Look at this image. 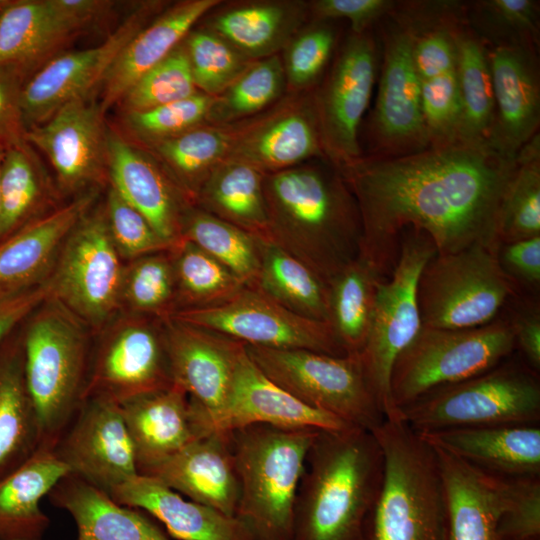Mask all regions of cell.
Here are the masks:
<instances>
[{"instance_id": "obj_1", "label": "cell", "mask_w": 540, "mask_h": 540, "mask_svg": "<svg viewBox=\"0 0 540 540\" xmlns=\"http://www.w3.org/2000/svg\"><path fill=\"white\" fill-rule=\"evenodd\" d=\"M516 169L487 141L428 147L397 157H360L339 168L361 216L360 254L386 278L402 232H424L437 253L496 246L500 203Z\"/></svg>"}, {"instance_id": "obj_2", "label": "cell", "mask_w": 540, "mask_h": 540, "mask_svg": "<svg viewBox=\"0 0 540 540\" xmlns=\"http://www.w3.org/2000/svg\"><path fill=\"white\" fill-rule=\"evenodd\" d=\"M269 242L327 283L361 251L356 199L340 171L325 158L265 174Z\"/></svg>"}, {"instance_id": "obj_3", "label": "cell", "mask_w": 540, "mask_h": 540, "mask_svg": "<svg viewBox=\"0 0 540 540\" xmlns=\"http://www.w3.org/2000/svg\"><path fill=\"white\" fill-rule=\"evenodd\" d=\"M383 472L384 455L373 432L319 430L296 494L293 540H362Z\"/></svg>"}, {"instance_id": "obj_4", "label": "cell", "mask_w": 540, "mask_h": 540, "mask_svg": "<svg viewBox=\"0 0 540 540\" xmlns=\"http://www.w3.org/2000/svg\"><path fill=\"white\" fill-rule=\"evenodd\" d=\"M20 331L41 447L53 450L85 399L94 334L51 296L28 315Z\"/></svg>"}, {"instance_id": "obj_5", "label": "cell", "mask_w": 540, "mask_h": 540, "mask_svg": "<svg viewBox=\"0 0 540 540\" xmlns=\"http://www.w3.org/2000/svg\"><path fill=\"white\" fill-rule=\"evenodd\" d=\"M384 455L362 540H444L441 478L433 446L400 418L374 431Z\"/></svg>"}, {"instance_id": "obj_6", "label": "cell", "mask_w": 540, "mask_h": 540, "mask_svg": "<svg viewBox=\"0 0 540 540\" xmlns=\"http://www.w3.org/2000/svg\"><path fill=\"white\" fill-rule=\"evenodd\" d=\"M319 430L251 425L232 431L240 493L235 517L252 540H293V514Z\"/></svg>"}, {"instance_id": "obj_7", "label": "cell", "mask_w": 540, "mask_h": 540, "mask_svg": "<svg viewBox=\"0 0 540 540\" xmlns=\"http://www.w3.org/2000/svg\"><path fill=\"white\" fill-rule=\"evenodd\" d=\"M398 418L417 433L540 424L539 374L514 352L480 374L421 396L403 407Z\"/></svg>"}, {"instance_id": "obj_8", "label": "cell", "mask_w": 540, "mask_h": 540, "mask_svg": "<svg viewBox=\"0 0 540 540\" xmlns=\"http://www.w3.org/2000/svg\"><path fill=\"white\" fill-rule=\"evenodd\" d=\"M515 352L513 327L505 312L468 329L423 327L396 358L390 376L395 415L421 396L480 374Z\"/></svg>"}, {"instance_id": "obj_9", "label": "cell", "mask_w": 540, "mask_h": 540, "mask_svg": "<svg viewBox=\"0 0 540 540\" xmlns=\"http://www.w3.org/2000/svg\"><path fill=\"white\" fill-rule=\"evenodd\" d=\"M495 247L477 243L430 258L417 284L423 327L468 329L502 314L518 292L501 270Z\"/></svg>"}, {"instance_id": "obj_10", "label": "cell", "mask_w": 540, "mask_h": 540, "mask_svg": "<svg viewBox=\"0 0 540 540\" xmlns=\"http://www.w3.org/2000/svg\"><path fill=\"white\" fill-rule=\"evenodd\" d=\"M246 352L272 382L310 407L371 432L386 419L360 356L250 345Z\"/></svg>"}, {"instance_id": "obj_11", "label": "cell", "mask_w": 540, "mask_h": 540, "mask_svg": "<svg viewBox=\"0 0 540 540\" xmlns=\"http://www.w3.org/2000/svg\"><path fill=\"white\" fill-rule=\"evenodd\" d=\"M436 252L424 232L414 228L404 230L396 263L378 287L369 335L359 356L388 419L396 418L389 388L393 364L422 328L417 284L423 267Z\"/></svg>"}, {"instance_id": "obj_12", "label": "cell", "mask_w": 540, "mask_h": 540, "mask_svg": "<svg viewBox=\"0 0 540 540\" xmlns=\"http://www.w3.org/2000/svg\"><path fill=\"white\" fill-rule=\"evenodd\" d=\"M125 261L110 237L102 201L76 223L48 283L50 296L97 333L120 312Z\"/></svg>"}, {"instance_id": "obj_13", "label": "cell", "mask_w": 540, "mask_h": 540, "mask_svg": "<svg viewBox=\"0 0 540 540\" xmlns=\"http://www.w3.org/2000/svg\"><path fill=\"white\" fill-rule=\"evenodd\" d=\"M173 384L163 319L120 312L94 334L85 399L120 405Z\"/></svg>"}, {"instance_id": "obj_14", "label": "cell", "mask_w": 540, "mask_h": 540, "mask_svg": "<svg viewBox=\"0 0 540 540\" xmlns=\"http://www.w3.org/2000/svg\"><path fill=\"white\" fill-rule=\"evenodd\" d=\"M377 52L370 31L350 33L312 93L322 150L337 169L362 157L358 133L376 80Z\"/></svg>"}, {"instance_id": "obj_15", "label": "cell", "mask_w": 540, "mask_h": 540, "mask_svg": "<svg viewBox=\"0 0 540 540\" xmlns=\"http://www.w3.org/2000/svg\"><path fill=\"white\" fill-rule=\"evenodd\" d=\"M164 7L163 1L136 4L101 44L83 50H65L32 74L22 95L27 130L47 121L65 104L92 96L126 44Z\"/></svg>"}, {"instance_id": "obj_16", "label": "cell", "mask_w": 540, "mask_h": 540, "mask_svg": "<svg viewBox=\"0 0 540 540\" xmlns=\"http://www.w3.org/2000/svg\"><path fill=\"white\" fill-rule=\"evenodd\" d=\"M169 318L224 334L245 345L346 355L329 323L302 317L250 286L218 306L178 311Z\"/></svg>"}, {"instance_id": "obj_17", "label": "cell", "mask_w": 540, "mask_h": 540, "mask_svg": "<svg viewBox=\"0 0 540 540\" xmlns=\"http://www.w3.org/2000/svg\"><path fill=\"white\" fill-rule=\"evenodd\" d=\"M108 131L99 101L88 96L29 128L26 140L45 155L58 190L68 201L108 185Z\"/></svg>"}, {"instance_id": "obj_18", "label": "cell", "mask_w": 540, "mask_h": 540, "mask_svg": "<svg viewBox=\"0 0 540 540\" xmlns=\"http://www.w3.org/2000/svg\"><path fill=\"white\" fill-rule=\"evenodd\" d=\"M383 55L371 117L373 157H397L429 147L420 84L407 30L389 14L383 19Z\"/></svg>"}, {"instance_id": "obj_19", "label": "cell", "mask_w": 540, "mask_h": 540, "mask_svg": "<svg viewBox=\"0 0 540 540\" xmlns=\"http://www.w3.org/2000/svg\"><path fill=\"white\" fill-rule=\"evenodd\" d=\"M53 451L69 473L109 495L138 474L120 406L108 400L85 399Z\"/></svg>"}, {"instance_id": "obj_20", "label": "cell", "mask_w": 540, "mask_h": 540, "mask_svg": "<svg viewBox=\"0 0 540 540\" xmlns=\"http://www.w3.org/2000/svg\"><path fill=\"white\" fill-rule=\"evenodd\" d=\"M164 331L173 383L203 409L212 432L228 402L246 345L173 318L164 319Z\"/></svg>"}, {"instance_id": "obj_21", "label": "cell", "mask_w": 540, "mask_h": 540, "mask_svg": "<svg viewBox=\"0 0 540 540\" xmlns=\"http://www.w3.org/2000/svg\"><path fill=\"white\" fill-rule=\"evenodd\" d=\"M234 125L226 159L247 163L264 174L325 158L312 93H292L262 115Z\"/></svg>"}, {"instance_id": "obj_22", "label": "cell", "mask_w": 540, "mask_h": 540, "mask_svg": "<svg viewBox=\"0 0 540 540\" xmlns=\"http://www.w3.org/2000/svg\"><path fill=\"white\" fill-rule=\"evenodd\" d=\"M108 185L137 209L164 240L172 245L180 240L183 213L194 204L152 154L111 127Z\"/></svg>"}, {"instance_id": "obj_23", "label": "cell", "mask_w": 540, "mask_h": 540, "mask_svg": "<svg viewBox=\"0 0 540 540\" xmlns=\"http://www.w3.org/2000/svg\"><path fill=\"white\" fill-rule=\"evenodd\" d=\"M537 52L519 46L489 48L495 110L487 142L509 159L539 132Z\"/></svg>"}, {"instance_id": "obj_24", "label": "cell", "mask_w": 540, "mask_h": 540, "mask_svg": "<svg viewBox=\"0 0 540 540\" xmlns=\"http://www.w3.org/2000/svg\"><path fill=\"white\" fill-rule=\"evenodd\" d=\"M119 406L133 444L138 474L209 433L202 408L175 384Z\"/></svg>"}, {"instance_id": "obj_25", "label": "cell", "mask_w": 540, "mask_h": 540, "mask_svg": "<svg viewBox=\"0 0 540 540\" xmlns=\"http://www.w3.org/2000/svg\"><path fill=\"white\" fill-rule=\"evenodd\" d=\"M432 446L441 478L444 540H499L498 524L512 478L487 473Z\"/></svg>"}, {"instance_id": "obj_26", "label": "cell", "mask_w": 540, "mask_h": 540, "mask_svg": "<svg viewBox=\"0 0 540 540\" xmlns=\"http://www.w3.org/2000/svg\"><path fill=\"white\" fill-rule=\"evenodd\" d=\"M101 189L78 195L0 242V298L46 283L69 233L99 200Z\"/></svg>"}, {"instance_id": "obj_27", "label": "cell", "mask_w": 540, "mask_h": 540, "mask_svg": "<svg viewBox=\"0 0 540 540\" xmlns=\"http://www.w3.org/2000/svg\"><path fill=\"white\" fill-rule=\"evenodd\" d=\"M251 425L316 430L356 428L289 394L272 382L246 352L236 371L228 402L211 431L232 432Z\"/></svg>"}, {"instance_id": "obj_28", "label": "cell", "mask_w": 540, "mask_h": 540, "mask_svg": "<svg viewBox=\"0 0 540 540\" xmlns=\"http://www.w3.org/2000/svg\"><path fill=\"white\" fill-rule=\"evenodd\" d=\"M141 475L156 478L194 502L235 516L240 485L232 432H209Z\"/></svg>"}, {"instance_id": "obj_29", "label": "cell", "mask_w": 540, "mask_h": 540, "mask_svg": "<svg viewBox=\"0 0 540 540\" xmlns=\"http://www.w3.org/2000/svg\"><path fill=\"white\" fill-rule=\"evenodd\" d=\"M418 434L487 473L504 478L540 476V424L452 428Z\"/></svg>"}, {"instance_id": "obj_30", "label": "cell", "mask_w": 540, "mask_h": 540, "mask_svg": "<svg viewBox=\"0 0 540 540\" xmlns=\"http://www.w3.org/2000/svg\"><path fill=\"white\" fill-rule=\"evenodd\" d=\"M220 0H185L170 5L126 44L100 87V106L106 113L146 72L164 60Z\"/></svg>"}, {"instance_id": "obj_31", "label": "cell", "mask_w": 540, "mask_h": 540, "mask_svg": "<svg viewBox=\"0 0 540 540\" xmlns=\"http://www.w3.org/2000/svg\"><path fill=\"white\" fill-rule=\"evenodd\" d=\"M110 496L119 504L156 518L177 540H252L235 516L185 499L150 476L137 474L116 487Z\"/></svg>"}, {"instance_id": "obj_32", "label": "cell", "mask_w": 540, "mask_h": 540, "mask_svg": "<svg viewBox=\"0 0 540 540\" xmlns=\"http://www.w3.org/2000/svg\"><path fill=\"white\" fill-rule=\"evenodd\" d=\"M48 497L71 515L77 540H171L144 511L117 503L74 474L64 476Z\"/></svg>"}, {"instance_id": "obj_33", "label": "cell", "mask_w": 540, "mask_h": 540, "mask_svg": "<svg viewBox=\"0 0 540 540\" xmlns=\"http://www.w3.org/2000/svg\"><path fill=\"white\" fill-rule=\"evenodd\" d=\"M40 447L41 429L25 381L19 326L0 344V481Z\"/></svg>"}, {"instance_id": "obj_34", "label": "cell", "mask_w": 540, "mask_h": 540, "mask_svg": "<svg viewBox=\"0 0 540 540\" xmlns=\"http://www.w3.org/2000/svg\"><path fill=\"white\" fill-rule=\"evenodd\" d=\"M78 36L49 0H0V65L17 64L32 75Z\"/></svg>"}, {"instance_id": "obj_35", "label": "cell", "mask_w": 540, "mask_h": 540, "mask_svg": "<svg viewBox=\"0 0 540 540\" xmlns=\"http://www.w3.org/2000/svg\"><path fill=\"white\" fill-rule=\"evenodd\" d=\"M65 202L39 152L27 140L5 149L0 166V242Z\"/></svg>"}, {"instance_id": "obj_36", "label": "cell", "mask_w": 540, "mask_h": 540, "mask_svg": "<svg viewBox=\"0 0 540 540\" xmlns=\"http://www.w3.org/2000/svg\"><path fill=\"white\" fill-rule=\"evenodd\" d=\"M52 449L40 447L21 467L0 481V540H43L50 525L41 499L67 474Z\"/></svg>"}, {"instance_id": "obj_37", "label": "cell", "mask_w": 540, "mask_h": 540, "mask_svg": "<svg viewBox=\"0 0 540 540\" xmlns=\"http://www.w3.org/2000/svg\"><path fill=\"white\" fill-rule=\"evenodd\" d=\"M308 15L309 3L304 1L252 2L218 14L209 30L256 61L285 48Z\"/></svg>"}, {"instance_id": "obj_38", "label": "cell", "mask_w": 540, "mask_h": 540, "mask_svg": "<svg viewBox=\"0 0 540 540\" xmlns=\"http://www.w3.org/2000/svg\"><path fill=\"white\" fill-rule=\"evenodd\" d=\"M264 176L247 163L226 159L210 173L195 205L261 240L269 241Z\"/></svg>"}, {"instance_id": "obj_39", "label": "cell", "mask_w": 540, "mask_h": 540, "mask_svg": "<svg viewBox=\"0 0 540 540\" xmlns=\"http://www.w3.org/2000/svg\"><path fill=\"white\" fill-rule=\"evenodd\" d=\"M383 279L359 254L328 282V323L346 355L359 356L365 347Z\"/></svg>"}, {"instance_id": "obj_40", "label": "cell", "mask_w": 540, "mask_h": 540, "mask_svg": "<svg viewBox=\"0 0 540 540\" xmlns=\"http://www.w3.org/2000/svg\"><path fill=\"white\" fill-rule=\"evenodd\" d=\"M235 125L204 124L145 148L164 167L192 204L210 175L229 155Z\"/></svg>"}, {"instance_id": "obj_41", "label": "cell", "mask_w": 540, "mask_h": 540, "mask_svg": "<svg viewBox=\"0 0 540 540\" xmlns=\"http://www.w3.org/2000/svg\"><path fill=\"white\" fill-rule=\"evenodd\" d=\"M250 287L302 317L328 323V283L272 242L262 241L258 276Z\"/></svg>"}, {"instance_id": "obj_42", "label": "cell", "mask_w": 540, "mask_h": 540, "mask_svg": "<svg viewBox=\"0 0 540 540\" xmlns=\"http://www.w3.org/2000/svg\"><path fill=\"white\" fill-rule=\"evenodd\" d=\"M457 77L462 108L459 140L487 141L494 119V92L489 47L469 28L456 31Z\"/></svg>"}, {"instance_id": "obj_43", "label": "cell", "mask_w": 540, "mask_h": 540, "mask_svg": "<svg viewBox=\"0 0 540 540\" xmlns=\"http://www.w3.org/2000/svg\"><path fill=\"white\" fill-rule=\"evenodd\" d=\"M180 239L189 241L241 278L247 286L256 282L262 241L196 205L183 213Z\"/></svg>"}, {"instance_id": "obj_44", "label": "cell", "mask_w": 540, "mask_h": 540, "mask_svg": "<svg viewBox=\"0 0 540 540\" xmlns=\"http://www.w3.org/2000/svg\"><path fill=\"white\" fill-rule=\"evenodd\" d=\"M171 255L175 312L218 306L247 286L226 266L189 241L180 239L172 246Z\"/></svg>"}, {"instance_id": "obj_45", "label": "cell", "mask_w": 540, "mask_h": 540, "mask_svg": "<svg viewBox=\"0 0 540 540\" xmlns=\"http://www.w3.org/2000/svg\"><path fill=\"white\" fill-rule=\"evenodd\" d=\"M540 236V134L517 153L516 169L503 194L497 219V243Z\"/></svg>"}, {"instance_id": "obj_46", "label": "cell", "mask_w": 540, "mask_h": 540, "mask_svg": "<svg viewBox=\"0 0 540 540\" xmlns=\"http://www.w3.org/2000/svg\"><path fill=\"white\" fill-rule=\"evenodd\" d=\"M285 90V74L278 54L253 61L215 97L207 123L223 126L244 121L273 105Z\"/></svg>"}, {"instance_id": "obj_47", "label": "cell", "mask_w": 540, "mask_h": 540, "mask_svg": "<svg viewBox=\"0 0 540 540\" xmlns=\"http://www.w3.org/2000/svg\"><path fill=\"white\" fill-rule=\"evenodd\" d=\"M121 312L167 319L176 311L175 275L171 249L125 262Z\"/></svg>"}, {"instance_id": "obj_48", "label": "cell", "mask_w": 540, "mask_h": 540, "mask_svg": "<svg viewBox=\"0 0 540 540\" xmlns=\"http://www.w3.org/2000/svg\"><path fill=\"white\" fill-rule=\"evenodd\" d=\"M539 1L481 0L466 4L469 28L490 48L519 46L538 50Z\"/></svg>"}, {"instance_id": "obj_49", "label": "cell", "mask_w": 540, "mask_h": 540, "mask_svg": "<svg viewBox=\"0 0 540 540\" xmlns=\"http://www.w3.org/2000/svg\"><path fill=\"white\" fill-rule=\"evenodd\" d=\"M197 90L216 97L253 62L209 29L191 30L183 40Z\"/></svg>"}, {"instance_id": "obj_50", "label": "cell", "mask_w": 540, "mask_h": 540, "mask_svg": "<svg viewBox=\"0 0 540 540\" xmlns=\"http://www.w3.org/2000/svg\"><path fill=\"white\" fill-rule=\"evenodd\" d=\"M214 99L213 96L198 92L152 109L121 113L126 137L140 146H146L208 124Z\"/></svg>"}, {"instance_id": "obj_51", "label": "cell", "mask_w": 540, "mask_h": 540, "mask_svg": "<svg viewBox=\"0 0 540 540\" xmlns=\"http://www.w3.org/2000/svg\"><path fill=\"white\" fill-rule=\"evenodd\" d=\"M198 92L182 42L138 79L117 105L121 113L144 111L188 98Z\"/></svg>"}, {"instance_id": "obj_52", "label": "cell", "mask_w": 540, "mask_h": 540, "mask_svg": "<svg viewBox=\"0 0 540 540\" xmlns=\"http://www.w3.org/2000/svg\"><path fill=\"white\" fill-rule=\"evenodd\" d=\"M337 32L328 21H317L298 32L285 47L282 60L286 89L302 93L318 80L329 62Z\"/></svg>"}, {"instance_id": "obj_53", "label": "cell", "mask_w": 540, "mask_h": 540, "mask_svg": "<svg viewBox=\"0 0 540 540\" xmlns=\"http://www.w3.org/2000/svg\"><path fill=\"white\" fill-rule=\"evenodd\" d=\"M102 201L110 237L122 259H132L169 250L172 244L164 240L150 222L126 202L110 185Z\"/></svg>"}, {"instance_id": "obj_54", "label": "cell", "mask_w": 540, "mask_h": 540, "mask_svg": "<svg viewBox=\"0 0 540 540\" xmlns=\"http://www.w3.org/2000/svg\"><path fill=\"white\" fill-rule=\"evenodd\" d=\"M498 539H540V476L512 478L510 497L498 524Z\"/></svg>"}, {"instance_id": "obj_55", "label": "cell", "mask_w": 540, "mask_h": 540, "mask_svg": "<svg viewBox=\"0 0 540 540\" xmlns=\"http://www.w3.org/2000/svg\"><path fill=\"white\" fill-rule=\"evenodd\" d=\"M498 264L518 294L539 296L540 236L497 243Z\"/></svg>"}, {"instance_id": "obj_56", "label": "cell", "mask_w": 540, "mask_h": 540, "mask_svg": "<svg viewBox=\"0 0 540 540\" xmlns=\"http://www.w3.org/2000/svg\"><path fill=\"white\" fill-rule=\"evenodd\" d=\"M30 76L17 64L0 65V144L5 148L26 140L22 95Z\"/></svg>"}, {"instance_id": "obj_57", "label": "cell", "mask_w": 540, "mask_h": 540, "mask_svg": "<svg viewBox=\"0 0 540 540\" xmlns=\"http://www.w3.org/2000/svg\"><path fill=\"white\" fill-rule=\"evenodd\" d=\"M513 327L515 352L540 374L539 296L517 294L505 308Z\"/></svg>"}, {"instance_id": "obj_58", "label": "cell", "mask_w": 540, "mask_h": 540, "mask_svg": "<svg viewBox=\"0 0 540 540\" xmlns=\"http://www.w3.org/2000/svg\"><path fill=\"white\" fill-rule=\"evenodd\" d=\"M391 0H316L309 2V14L317 21L346 19L351 33L361 34L393 9Z\"/></svg>"}, {"instance_id": "obj_59", "label": "cell", "mask_w": 540, "mask_h": 540, "mask_svg": "<svg viewBox=\"0 0 540 540\" xmlns=\"http://www.w3.org/2000/svg\"><path fill=\"white\" fill-rule=\"evenodd\" d=\"M59 17L79 35L108 18L117 5L111 0H49Z\"/></svg>"}, {"instance_id": "obj_60", "label": "cell", "mask_w": 540, "mask_h": 540, "mask_svg": "<svg viewBox=\"0 0 540 540\" xmlns=\"http://www.w3.org/2000/svg\"><path fill=\"white\" fill-rule=\"evenodd\" d=\"M51 294L48 281L38 287L0 298V344Z\"/></svg>"}, {"instance_id": "obj_61", "label": "cell", "mask_w": 540, "mask_h": 540, "mask_svg": "<svg viewBox=\"0 0 540 540\" xmlns=\"http://www.w3.org/2000/svg\"><path fill=\"white\" fill-rule=\"evenodd\" d=\"M5 149L6 148L3 145L0 144V166H1L3 156H4Z\"/></svg>"}, {"instance_id": "obj_62", "label": "cell", "mask_w": 540, "mask_h": 540, "mask_svg": "<svg viewBox=\"0 0 540 540\" xmlns=\"http://www.w3.org/2000/svg\"><path fill=\"white\" fill-rule=\"evenodd\" d=\"M538 540H540V539H538Z\"/></svg>"}]
</instances>
